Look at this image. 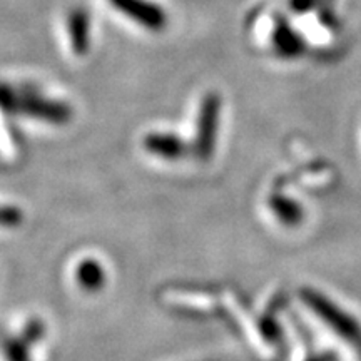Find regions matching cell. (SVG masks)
I'll return each mask as SVG.
<instances>
[{"label":"cell","instance_id":"obj_2","mask_svg":"<svg viewBox=\"0 0 361 361\" xmlns=\"http://www.w3.org/2000/svg\"><path fill=\"white\" fill-rule=\"evenodd\" d=\"M221 117V99L218 94H207L202 99L200 107V117H197V133L196 142H194V151L197 157L207 161L213 156L216 149V139H218Z\"/></svg>","mask_w":361,"mask_h":361},{"label":"cell","instance_id":"obj_6","mask_svg":"<svg viewBox=\"0 0 361 361\" xmlns=\"http://www.w3.org/2000/svg\"><path fill=\"white\" fill-rule=\"evenodd\" d=\"M75 279L84 290L97 291L106 283V273L96 259H84L75 269Z\"/></svg>","mask_w":361,"mask_h":361},{"label":"cell","instance_id":"obj_3","mask_svg":"<svg viewBox=\"0 0 361 361\" xmlns=\"http://www.w3.org/2000/svg\"><path fill=\"white\" fill-rule=\"evenodd\" d=\"M109 2L117 12L151 32H161L168 24L166 12L151 0H109Z\"/></svg>","mask_w":361,"mask_h":361},{"label":"cell","instance_id":"obj_4","mask_svg":"<svg viewBox=\"0 0 361 361\" xmlns=\"http://www.w3.org/2000/svg\"><path fill=\"white\" fill-rule=\"evenodd\" d=\"M144 147L151 154L164 159H179L186 154V144L178 135L169 133H151L144 137Z\"/></svg>","mask_w":361,"mask_h":361},{"label":"cell","instance_id":"obj_1","mask_svg":"<svg viewBox=\"0 0 361 361\" xmlns=\"http://www.w3.org/2000/svg\"><path fill=\"white\" fill-rule=\"evenodd\" d=\"M0 109L16 114H25L49 124H67L72 117V111L67 104L37 96L34 92H20L11 85L0 84Z\"/></svg>","mask_w":361,"mask_h":361},{"label":"cell","instance_id":"obj_9","mask_svg":"<svg viewBox=\"0 0 361 361\" xmlns=\"http://www.w3.org/2000/svg\"><path fill=\"white\" fill-rule=\"evenodd\" d=\"M22 221V213L17 207L0 206V226H17Z\"/></svg>","mask_w":361,"mask_h":361},{"label":"cell","instance_id":"obj_5","mask_svg":"<svg viewBox=\"0 0 361 361\" xmlns=\"http://www.w3.org/2000/svg\"><path fill=\"white\" fill-rule=\"evenodd\" d=\"M89 17L84 11H74L69 16V20H67L72 51L78 54V56H82V54H85V51L89 49Z\"/></svg>","mask_w":361,"mask_h":361},{"label":"cell","instance_id":"obj_8","mask_svg":"<svg viewBox=\"0 0 361 361\" xmlns=\"http://www.w3.org/2000/svg\"><path fill=\"white\" fill-rule=\"evenodd\" d=\"M271 206H273L274 213H276L283 221H286V223H296L301 216L300 209H298L295 202L284 200V197H273Z\"/></svg>","mask_w":361,"mask_h":361},{"label":"cell","instance_id":"obj_7","mask_svg":"<svg viewBox=\"0 0 361 361\" xmlns=\"http://www.w3.org/2000/svg\"><path fill=\"white\" fill-rule=\"evenodd\" d=\"M30 343L24 336H2L0 338V350H2L6 361H30L29 358Z\"/></svg>","mask_w":361,"mask_h":361}]
</instances>
